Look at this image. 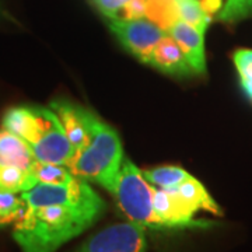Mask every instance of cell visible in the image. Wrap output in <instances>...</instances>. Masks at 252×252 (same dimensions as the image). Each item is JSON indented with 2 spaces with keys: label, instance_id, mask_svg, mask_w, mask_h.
Listing matches in <instances>:
<instances>
[{
  "label": "cell",
  "instance_id": "6da1fadb",
  "mask_svg": "<svg viewBox=\"0 0 252 252\" xmlns=\"http://www.w3.org/2000/svg\"><path fill=\"white\" fill-rule=\"evenodd\" d=\"M20 195L24 210L13 237L23 252H56L105 212V202L81 178L61 185L36 184Z\"/></svg>",
  "mask_w": 252,
  "mask_h": 252
},
{
  "label": "cell",
  "instance_id": "7a4b0ae2",
  "mask_svg": "<svg viewBox=\"0 0 252 252\" xmlns=\"http://www.w3.org/2000/svg\"><path fill=\"white\" fill-rule=\"evenodd\" d=\"M1 125L27 142L38 161L66 165L73 157V144L52 108L14 107L4 114Z\"/></svg>",
  "mask_w": 252,
  "mask_h": 252
},
{
  "label": "cell",
  "instance_id": "3957f363",
  "mask_svg": "<svg viewBox=\"0 0 252 252\" xmlns=\"http://www.w3.org/2000/svg\"><path fill=\"white\" fill-rule=\"evenodd\" d=\"M122 161L124 150L117 130L94 114L87 142L73 153L66 167L77 178L94 182L111 193L117 184Z\"/></svg>",
  "mask_w": 252,
  "mask_h": 252
},
{
  "label": "cell",
  "instance_id": "277c9868",
  "mask_svg": "<svg viewBox=\"0 0 252 252\" xmlns=\"http://www.w3.org/2000/svg\"><path fill=\"white\" fill-rule=\"evenodd\" d=\"M153 185L129 158H124L111 195L127 221L152 228H164L153 205Z\"/></svg>",
  "mask_w": 252,
  "mask_h": 252
},
{
  "label": "cell",
  "instance_id": "5b68a950",
  "mask_svg": "<svg viewBox=\"0 0 252 252\" xmlns=\"http://www.w3.org/2000/svg\"><path fill=\"white\" fill-rule=\"evenodd\" d=\"M109 30L115 34L118 41L142 62L147 63L156 45L167 32L150 20H125L108 18Z\"/></svg>",
  "mask_w": 252,
  "mask_h": 252
},
{
  "label": "cell",
  "instance_id": "8992f818",
  "mask_svg": "<svg viewBox=\"0 0 252 252\" xmlns=\"http://www.w3.org/2000/svg\"><path fill=\"white\" fill-rule=\"evenodd\" d=\"M77 252H146L144 227L132 221L109 225L89 238Z\"/></svg>",
  "mask_w": 252,
  "mask_h": 252
},
{
  "label": "cell",
  "instance_id": "52a82bcc",
  "mask_svg": "<svg viewBox=\"0 0 252 252\" xmlns=\"http://www.w3.org/2000/svg\"><path fill=\"white\" fill-rule=\"evenodd\" d=\"M167 34L177 41V44L180 45L185 58L188 59L193 72L198 74L206 72L205 32L203 31L180 20Z\"/></svg>",
  "mask_w": 252,
  "mask_h": 252
},
{
  "label": "cell",
  "instance_id": "ba28073f",
  "mask_svg": "<svg viewBox=\"0 0 252 252\" xmlns=\"http://www.w3.org/2000/svg\"><path fill=\"white\" fill-rule=\"evenodd\" d=\"M147 64L172 76H189L195 73L177 41L168 34L156 45Z\"/></svg>",
  "mask_w": 252,
  "mask_h": 252
},
{
  "label": "cell",
  "instance_id": "9c48e42d",
  "mask_svg": "<svg viewBox=\"0 0 252 252\" xmlns=\"http://www.w3.org/2000/svg\"><path fill=\"white\" fill-rule=\"evenodd\" d=\"M38 161L30 144L9 129H0V167H17L32 171Z\"/></svg>",
  "mask_w": 252,
  "mask_h": 252
},
{
  "label": "cell",
  "instance_id": "30bf717a",
  "mask_svg": "<svg viewBox=\"0 0 252 252\" xmlns=\"http://www.w3.org/2000/svg\"><path fill=\"white\" fill-rule=\"evenodd\" d=\"M170 189L174 193H177L195 212L206 210V212L212 213V215H216V216H221L223 215V210L215 202V199L209 195L206 188L195 177H192L188 181L182 182L178 187H174V188Z\"/></svg>",
  "mask_w": 252,
  "mask_h": 252
},
{
  "label": "cell",
  "instance_id": "8fae6325",
  "mask_svg": "<svg viewBox=\"0 0 252 252\" xmlns=\"http://www.w3.org/2000/svg\"><path fill=\"white\" fill-rule=\"evenodd\" d=\"M146 17L168 32L181 20L178 3L177 0H147Z\"/></svg>",
  "mask_w": 252,
  "mask_h": 252
},
{
  "label": "cell",
  "instance_id": "7c38bea8",
  "mask_svg": "<svg viewBox=\"0 0 252 252\" xmlns=\"http://www.w3.org/2000/svg\"><path fill=\"white\" fill-rule=\"evenodd\" d=\"M143 175L146 180L157 188L170 189L178 187L182 182L192 178V175L184 168L177 165H164L152 170H144Z\"/></svg>",
  "mask_w": 252,
  "mask_h": 252
},
{
  "label": "cell",
  "instance_id": "4fadbf2b",
  "mask_svg": "<svg viewBox=\"0 0 252 252\" xmlns=\"http://www.w3.org/2000/svg\"><path fill=\"white\" fill-rule=\"evenodd\" d=\"M38 181L35 180L32 171H27L17 167H0V188L23 193L32 187H35Z\"/></svg>",
  "mask_w": 252,
  "mask_h": 252
},
{
  "label": "cell",
  "instance_id": "5bb4252c",
  "mask_svg": "<svg viewBox=\"0 0 252 252\" xmlns=\"http://www.w3.org/2000/svg\"><path fill=\"white\" fill-rule=\"evenodd\" d=\"M32 174L38 181V184H49V185H61L67 184L74 178H77L66 165L51 164V162L36 161Z\"/></svg>",
  "mask_w": 252,
  "mask_h": 252
},
{
  "label": "cell",
  "instance_id": "9a60e30c",
  "mask_svg": "<svg viewBox=\"0 0 252 252\" xmlns=\"http://www.w3.org/2000/svg\"><path fill=\"white\" fill-rule=\"evenodd\" d=\"M24 210V200L20 193L0 188V227L16 223Z\"/></svg>",
  "mask_w": 252,
  "mask_h": 252
},
{
  "label": "cell",
  "instance_id": "2e32d148",
  "mask_svg": "<svg viewBox=\"0 0 252 252\" xmlns=\"http://www.w3.org/2000/svg\"><path fill=\"white\" fill-rule=\"evenodd\" d=\"M177 3H178V9H180L181 20L193 27L199 28L200 31L206 32L207 27L212 21V17L207 16L200 1L199 0H177Z\"/></svg>",
  "mask_w": 252,
  "mask_h": 252
},
{
  "label": "cell",
  "instance_id": "e0dca14e",
  "mask_svg": "<svg viewBox=\"0 0 252 252\" xmlns=\"http://www.w3.org/2000/svg\"><path fill=\"white\" fill-rule=\"evenodd\" d=\"M247 18H252V0H225L223 9L216 16L217 21L230 26Z\"/></svg>",
  "mask_w": 252,
  "mask_h": 252
},
{
  "label": "cell",
  "instance_id": "ac0fdd59",
  "mask_svg": "<svg viewBox=\"0 0 252 252\" xmlns=\"http://www.w3.org/2000/svg\"><path fill=\"white\" fill-rule=\"evenodd\" d=\"M233 61L244 93L252 99V49H237Z\"/></svg>",
  "mask_w": 252,
  "mask_h": 252
},
{
  "label": "cell",
  "instance_id": "d6986e66",
  "mask_svg": "<svg viewBox=\"0 0 252 252\" xmlns=\"http://www.w3.org/2000/svg\"><path fill=\"white\" fill-rule=\"evenodd\" d=\"M146 11H147V0H129L121 11L119 18L140 20L146 17Z\"/></svg>",
  "mask_w": 252,
  "mask_h": 252
},
{
  "label": "cell",
  "instance_id": "ffe728a7",
  "mask_svg": "<svg viewBox=\"0 0 252 252\" xmlns=\"http://www.w3.org/2000/svg\"><path fill=\"white\" fill-rule=\"evenodd\" d=\"M91 1L105 17L118 18L124 6L129 0H91Z\"/></svg>",
  "mask_w": 252,
  "mask_h": 252
},
{
  "label": "cell",
  "instance_id": "44dd1931",
  "mask_svg": "<svg viewBox=\"0 0 252 252\" xmlns=\"http://www.w3.org/2000/svg\"><path fill=\"white\" fill-rule=\"evenodd\" d=\"M199 1L207 16L212 18L213 14H219V11L223 9V0H199Z\"/></svg>",
  "mask_w": 252,
  "mask_h": 252
}]
</instances>
